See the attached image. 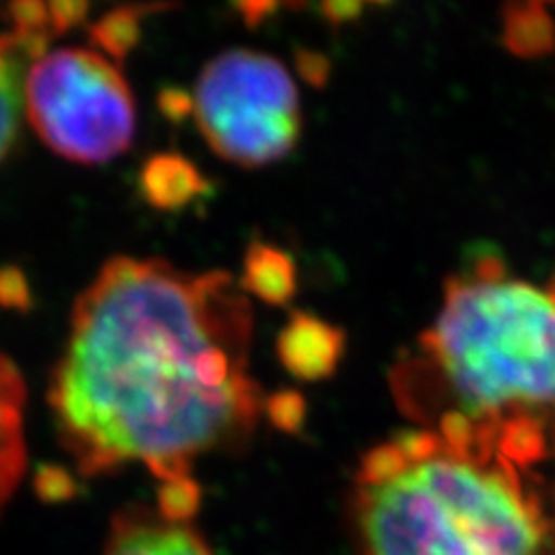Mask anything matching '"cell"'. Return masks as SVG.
Masks as SVG:
<instances>
[{
  "label": "cell",
  "mask_w": 555,
  "mask_h": 555,
  "mask_svg": "<svg viewBox=\"0 0 555 555\" xmlns=\"http://www.w3.org/2000/svg\"><path fill=\"white\" fill-rule=\"evenodd\" d=\"M142 190L158 208H179L204 193V177L179 155H155L142 171Z\"/></svg>",
  "instance_id": "8fae6325"
},
{
  "label": "cell",
  "mask_w": 555,
  "mask_h": 555,
  "mask_svg": "<svg viewBox=\"0 0 555 555\" xmlns=\"http://www.w3.org/2000/svg\"><path fill=\"white\" fill-rule=\"evenodd\" d=\"M551 520H553V534H555V491H553V502H551Z\"/></svg>",
  "instance_id": "9a60e30c"
},
{
  "label": "cell",
  "mask_w": 555,
  "mask_h": 555,
  "mask_svg": "<svg viewBox=\"0 0 555 555\" xmlns=\"http://www.w3.org/2000/svg\"><path fill=\"white\" fill-rule=\"evenodd\" d=\"M102 555H214L185 518L134 507L114 518Z\"/></svg>",
  "instance_id": "8992f818"
},
{
  "label": "cell",
  "mask_w": 555,
  "mask_h": 555,
  "mask_svg": "<svg viewBox=\"0 0 555 555\" xmlns=\"http://www.w3.org/2000/svg\"><path fill=\"white\" fill-rule=\"evenodd\" d=\"M269 414L275 426L297 428L304 420V401L297 393H281L269 401Z\"/></svg>",
  "instance_id": "5bb4252c"
},
{
  "label": "cell",
  "mask_w": 555,
  "mask_h": 555,
  "mask_svg": "<svg viewBox=\"0 0 555 555\" xmlns=\"http://www.w3.org/2000/svg\"><path fill=\"white\" fill-rule=\"evenodd\" d=\"M24 114L42 142L79 165L118 158L134 137V100L116 61L89 47L35 59L24 81Z\"/></svg>",
  "instance_id": "277c9868"
},
{
  "label": "cell",
  "mask_w": 555,
  "mask_h": 555,
  "mask_svg": "<svg viewBox=\"0 0 555 555\" xmlns=\"http://www.w3.org/2000/svg\"><path fill=\"white\" fill-rule=\"evenodd\" d=\"M518 16H507V40L520 54H540L553 44V24L542 8H516Z\"/></svg>",
  "instance_id": "4fadbf2b"
},
{
  "label": "cell",
  "mask_w": 555,
  "mask_h": 555,
  "mask_svg": "<svg viewBox=\"0 0 555 555\" xmlns=\"http://www.w3.org/2000/svg\"><path fill=\"white\" fill-rule=\"evenodd\" d=\"M352 514L361 555H542L553 534L532 470L430 428L369 451Z\"/></svg>",
  "instance_id": "3957f363"
},
{
  "label": "cell",
  "mask_w": 555,
  "mask_h": 555,
  "mask_svg": "<svg viewBox=\"0 0 555 555\" xmlns=\"http://www.w3.org/2000/svg\"><path fill=\"white\" fill-rule=\"evenodd\" d=\"M345 350V336L315 315L297 312L278 336V359L301 379L328 377Z\"/></svg>",
  "instance_id": "52a82bcc"
},
{
  "label": "cell",
  "mask_w": 555,
  "mask_h": 555,
  "mask_svg": "<svg viewBox=\"0 0 555 555\" xmlns=\"http://www.w3.org/2000/svg\"><path fill=\"white\" fill-rule=\"evenodd\" d=\"M190 107L206 144L241 167L285 158L301 132L299 91L289 69L250 49H230L208 61Z\"/></svg>",
  "instance_id": "5b68a950"
},
{
  "label": "cell",
  "mask_w": 555,
  "mask_h": 555,
  "mask_svg": "<svg viewBox=\"0 0 555 555\" xmlns=\"http://www.w3.org/2000/svg\"><path fill=\"white\" fill-rule=\"evenodd\" d=\"M391 385L405 414L447 440L491 447L528 470L555 456V283L477 259L449 278L436 322Z\"/></svg>",
  "instance_id": "7a4b0ae2"
},
{
  "label": "cell",
  "mask_w": 555,
  "mask_h": 555,
  "mask_svg": "<svg viewBox=\"0 0 555 555\" xmlns=\"http://www.w3.org/2000/svg\"><path fill=\"white\" fill-rule=\"evenodd\" d=\"M253 312L232 275L114 257L75 304L49 405L81 475L144 465L160 489L250 438Z\"/></svg>",
  "instance_id": "6da1fadb"
},
{
  "label": "cell",
  "mask_w": 555,
  "mask_h": 555,
  "mask_svg": "<svg viewBox=\"0 0 555 555\" xmlns=\"http://www.w3.org/2000/svg\"><path fill=\"white\" fill-rule=\"evenodd\" d=\"M47 38L10 26L0 33V163L10 153L24 112V81L35 59L47 49Z\"/></svg>",
  "instance_id": "ba28073f"
},
{
  "label": "cell",
  "mask_w": 555,
  "mask_h": 555,
  "mask_svg": "<svg viewBox=\"0 0 555 555\" xmlns=\"http://www.w3.org/2000/svg\"><path fill=\"white\" fill-rule=\"evenodd\" d=\"M142 12H146V8L116 10L93 26V40L104 56L118 61L128 54L139 38V14Z\"/></svg>",
  "instance_id": "7c38bea8"
},
{
  "label": "cell",
  "mask_w": 555,
  "mask_h": 555,
  "mask_svg": "<svg viewBox=\"0 0 555 555\" xmlns=\"http://www.w3.org/2000/svg\"><path fill=\"white\" fill-rule=\"evenodd\" d=\"M24 408V377L5 354H0V512L26 473Z\"/></svg>",
  "instance_id": "9c48e42d"
},
{
  "label": "cell",
  "mask_w": 555,
  "mask_h": 555,
  "mask_svg": "<svg viewBox=\"0 0 555 555\" xmlns=\"http://www.w3.org/2000/svg\"><path fill=\"white\" fill-rule=\"evenodd\" d=\"M241 287L267 304L281 306L297 292V269L283 250L269 246V243H255L243 259Z\"/></svg>",
  "instance_id": "30bf717a"
}]
</instances>
